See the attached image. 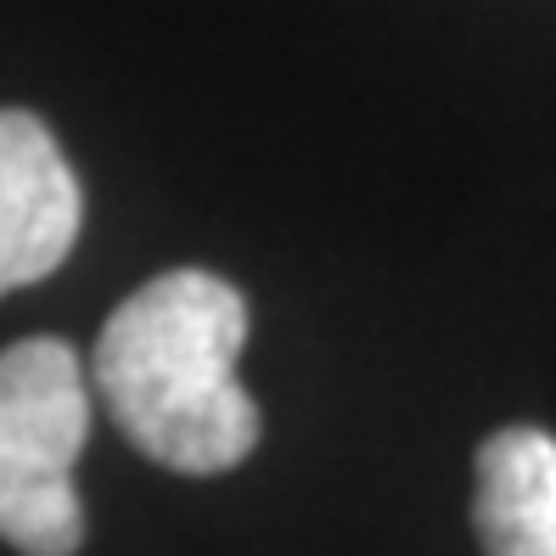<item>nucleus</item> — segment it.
<instances>
[{
    "label": "nucleus",
    "instance_id": "1",
    "mask_svg": "<svg viewBox=\"0 0 556 556\" xmlns=\"http://www.w3.org/2000/svg\"><path fill=\"white\" fill-rule=\"evenodd\" d=\"M248 304L208 270H163L108 315L96 338V394L147 462L214 478L258 444V405L237 382Z\"/></svg>",
    "mask_w": 556,
    "mask_h": 556
},
{
    "label": "nucleus",
    "instance_id": "2",
    "mask_svg": "<svg viewBox=\"0 0 556 556\" xmlns=\"http://www.w3.org/2000/svg\"><path fill=\"white\" fill-rule=\"evenodd\" d=\"M90 439L85 366L62 338L0 354V540L23 556H74L85 506L74 462Z\"/></svg>",
    "mask_w": 556,
    "mask_h": 556
},
{
    "label": "nucleus",
    "instance_id": "3",
    "mask_svg": "<svg viewBox=\"0 0 556 556\" xmlns=\"http://www.w3.org/2000/svg\"><path fill=\"white\" fill-rule=\"evenodd\" d=\"M85 198L56 136L23 108H0V299L51 276L79 242Z\"/></svg>",
    "mask_w": 556,
    "mask_h": 556
},
{
    "label": "nucleus",
    "instance_id": "4",
    "mask_svg": "<svg viewBox=\"0 0 556 556\" xmlns=\"http://www.w3.org/2000/svg\"><path fill=\"white\" fill-rule=\"evenodd\" d=\"M472 529L483 556H556V439L501 428L478 444Z\"/></svg>",
    "mask_w": 556,
    "mask_h": 556
}]
</instances>
